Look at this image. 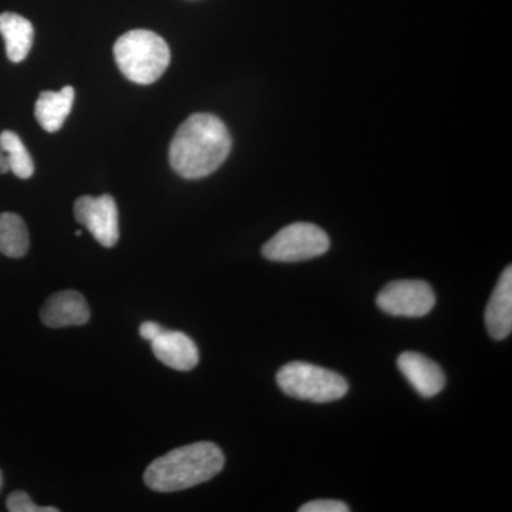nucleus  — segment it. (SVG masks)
<instances>
[{"label":"nucleus","instance_id":"nucleus-1","mask_svg":"<svg viewBox=\"0 0 512 512\" xmlns=\"http://www.w3.org/2000/svg\"><path fill=\"white\" fill-rule=\"evenodd\" d=\"M232 138L214 114H192L178 127L170 144L171 168L185 180H200L217 171L231 153Z\"/></svg>","mask_w":512,"mask_h":512},{"label":"nucleus","instance_id":"nucleus-2","mask_svg":"<svg viewBox=\"0 0 512 512\" xmlns=\"http://www.w3.org/2000/svg\"><path fill=\"white\" fill-rule=\"evenodd\" d=\"M224 466L221 448L210 441H200L158 457L147 467L144 483L157 493H175L207 483Z\"/></svg>","mask_w":512,"mask_h":512},{"label":"nucleus","instance_id":"nucleus-3","mask_svg":"<svg viewBox=\"0 0 512 512\" xmlns=\"http://www.w3.org/2000/svg\"><path fill=\"white\" fill-rule=\"evenodd\" d=\"M114 59L130 82L151 84L167 70L171 53L163 37L151 30L137 29L117 39Z\"/></svg>","mask_w":512,"mask_h":512},{"label":"nucleus","instance_id":"nucleus-4","mask_svg":"<svg viewBox=\"0 0 512 512\" xmlns=\"http://www.w3.org/2000/svg\"><path fill=\"white\" fill-rule=\"evenodd\" d=\"M276 383L286 396L313 403H330L342 399L349 383L339 373L305 362H291L276 375Z\"/></svg>","mask_w":512,"mask_h":512},{"label":"nucleus","instance_id":"nucleus-5","mask_svg":"<svg viewBox=\"0 0 512 512\" xmlns=\"http://www.w3.org/2000/svg\"><path fill=\"white\" fill-rule=\"evenodd\" d=\"M330 248L328 234L318 225L295 222L275 234L262 247V255L274 262H301L318 258Z\"/></svg>","mask_w":512,"mask_h":512},{"label":"nucleus","instance_id":"nucleus-6","mask_svg":"<svg viewBox=\"0 0 512 512\" xmlns=\"http://www.w3.org/2000/svg\"><path fill=\"white\" fill-rule=\"evenodd\" d=\"M380 311L392 316L421 318L436 305L433 288L424 281H394L384 286L376 299Z\"/></svg>","mask_w":512,"mask_h":512},{"label":"nucleus","instance_id":"nucleus-7","mask_svg":"<svg viewBox=\"0 0 512 512\" xmlns=\"http://www.w3.org/2000/svg\"><path fill=\"white\" fill-rule=\"evenodd\" d=\"M74 217L103 247L111 248L119 242V210L111 195L80 197L74 202Z\"/></svg>","mask_w":512,"mask_h":512},{"label":"nucleus","instance_id":"nucleus-8","mask_svg":"<svg viewBox=\"0 0 512 512\" xmlns=\"http://www.w3.org/2000/svg\"><path fill=\"white\" fill-rule=\"evenodd\" d=\"M40 319L52 329L82 326L89 322L90 309L82 293L62 291L47 299L40 311Z\"/></svg>","mask_w":512,"mask_h":512},{"label":"nucleus","instance_id":"nucleus-9","mask_svg":"<svg viewBox=\"0 0 512 512\" xmlns=\"http://www.w3.org/2000/svg\"><path fill=\"white\" fill-rule=\"evenodd\" d=\"M397 367L413 389L426 399L437 396L446 386V376L441 367L420 353H402L397 357Z\"/></svg>","mask_w":512,"mask_h":512},{"label":"nucleus","instance_id":"nucleus-10","mask_svg":"<svg viewBox=\"0 0 512 512\" xmlns=\"http://www.w3.org/2000/svg\"><path fill=\"white\" fill-rule=\"evenodd\" d=\"M151 349L163 365L180 372H190L200 362L194 340L177 330H164L151 342Z\"/></svg>","mask_w":512,"mask_h":512},{"label":"nucleus","instance_id":"nucleus-11","mask_svg":"<svg viewBox=\"0 0 512 512\" xmlns=\"http://www.w3.org/2000/svg\"><path fill=\"white\" fill-rule=\"evenodd\" d=\"M485 325L495 340L507 339L512 330V268L507 266L485 309Z\"/></svg>","mask_w":512,"mask_h":512},{"label":"nucleus","instance_id":"nucleus-12","mask_svg":"<svg viewBox=\"0 0 512 512\" xmlns=\"http://www.w3.org/2000/svg\"><path fill=\"white\" fill-rule=\"evenodd\" d=\"M0 35L6 43V55L13 63H20L28 57L35 39V29L30 20L18 13L5 12L0 15Z\"/></svg>","mask_w":512,"mask_h":512},{"label":"nucleus","instance_id":"nucleus-13","mask_svg":"<svg viewBox=\"0 0 512 512\" xmlns=\"http://www.w3.org/2000/svg\"><path fill=\"white\" fill-rule=\"evenodd\" d=\"M74 89L63 87L59 92H42L36 101L35 116L43 130L56 133L73 109Z\"/></svg>","mask_w":512,"mask_h":512},{"label":"nucleus","instance_id":"nucleus-14","mask_svg":"<svg viewBox=\"0 0 512 512\" xmlns=\"http://www.w3.org/2000/svg\"><path fill=\"white\" fill-rule=\"evenodd\" d=\"M29 251V231L25 221L13 212L0 214V254L22 258Z\"/></svg>","mask_w":512,"mask_h":512},{"label":"nucleus","instance_id":"nucleus-15","mask_svg":"<svg viewBox=\"0 0 512 512\" xmlns=\"http://www.w3.org/2000/svg\"><path fill=\"white\" fill-rule=\"evenodd\" d=\"M0 148L5 150L9 158L10 171L22 180H28L35 173V163L28 148L20 140L18 134L5 130L0 133Z\"/></svg>","mask_w":512,"mask_h":512},{"label":"nucleus","instance_id":"nucleus-16","mask_svg":"<svg viewBox=\"0 0 512 512\" xmlns=\"http://www.w3.org/2000/svg\"><path fill=\"white\" fill-rule=\"evenodd\" d=\"M6 507L10 512H59L55 507H39L30 500L25 491H15L6 500Z\"/></svg>","mask_w":512,"mask_h":512},{"label":"nucleus","instance_id":"nucleus-17","mask_svg":"<svg viewBox=\"0 0 512 512\" xmlns=\"http://www.w3.org/2000/svg\"><path fill=\"white\" fill-rule=\"evenodd\" d=\"M348 504L338 500H318L302 505L299 512H349Z\"/></svg>","mask_w":512,"mask_h":512},{"label":"nucleus","instance_id":"nucleus-18","mask_svg":"<svg viewBox=\"0 0 512 512\" xmlns=\"http://www.w3.org/2000/svg\"><path fill=\"white\" fill-rule=\"evenodd\" d=\"M164 330L163 326L158 325L156 322H144L143 325L140 326V335L141 338L151 343L158 335H161Z\"/></svg>","mask_w":512,"mask_h":512},{"label":"nucleus","instance_id":"nucleus-19","mask_svg":"<svg viewBox=\"0 0 512 512\" xmlns=\"http://www.w3.org/2000/svg\"><path fill=\"white\" fill-rule=\"evenodd\" d=\"M9 158L6 156L5 150L0 148V174L9 173Z\"/></svg>","mask_w":512,"mask_h":512},{"label":"nucleus","instance_id":"nucleus-20","mask_svg":"<svg viewBox=\"0 0 512 512\" xmlns=\"http://www.w3.org/2000/svg\"><path fill=\"white\" fill-rule=\"evenodd\" d=\"M2 483H3V477H2V471H0V490H2Z\"/></svg>","mask_w":512,"mask_h":512}]
</instances>
